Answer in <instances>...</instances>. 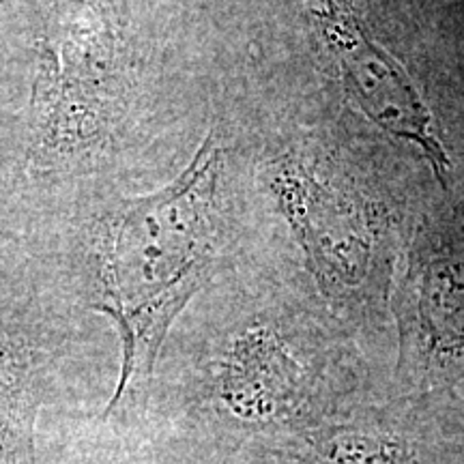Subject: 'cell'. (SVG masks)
Returning <instances> with one entry per match:
<instances>
[{"label": "cell", "instance_id": "obj_2", "mask_svg": "<svg viewBox=\"0 0 464 464\" xmlns=\"http://www.w3.org/2000/svg\"><path fill=\"white\" fill-rule=\"evenodd\" d=\"M131 86V61L100 7L56 3L33 37L17 158L26 189L50 191L89 172L119 136Z\"/></svg>", "mask_w": 464, "mask_h": 464}, {"label": "cell", "instance_id": "obj_7", "mask_svg": "<svg viewBox=\"0 0 464 464\" xmlns=\"http://www.w3.org/2000/svg\"><path fill=\"white\" fill-rule=\"evenodd\" d=\"M293 458L301 464H426L404 440L357 426L305 434Z\"/></svg>", "mask_w": 464, "mask_h": 464}, {"label": "cell", "instance_id": "obj_3", "mask_svg": "<svg viewBox=\"0 0 464 464\" xmlns=\"http://www.w3.org/2000/svg\"><path fill=\"white\" fill-rule=\"evenodd\" d=\"M312 14L351 100L382 131L420 149L439 183L448 188L451 160L430 108L402 63L338 0H318Z\"/></svg>", "mask_w": 464, "mask_h": 464}, {"label": "cell", "instance_id": "obj_8", "mask_svg": "<svg viewBox=\"0 0 464 464\" xmlns=\"http://www.w3.org/2000/svg\"><path fill=\"white\" fill-rule=\"evenodd\" d=\"M420 305L430 344L464 351V260L437 258L420 276Z\"/></svg>", "mask_w": 464, "mask_h": 464}, {"label": "cell", "instance_id": "obj_4", "mask_svg": "<svg viewBox=\"0 0 464 464\" xmlns=\"http://www.w3.org/2000/svg\"><path fill=\"white\" fill-rule=\"evenodd\" d=\"M271 185L329 297H348L368 280L374 237L363 207L321 168L286 158Z\"/></svg>", "mask_w": 464, "mask_h": 464}, {"label": "cell", "instance_id": "obj_6", "mask_svg": "<svg viewBox=\"0 0 464 464\" xmlns=\"http://www.w3.org/2000/svg\"><path fill=\"white\" fill-rule=\"evenodd\" d=\"M39 379V342L17 324L0 321V464H37Z\"/></svg>", "mask_w": 464, "mask_h": 464}, {"label": "cell", "instance_id": "obj_1", "mask_svg": "<svg viewBox=\"0 0 464 464\" xmlns=\"http://www.w3.org/2000/svg\"><path fill=\"white\" fill-rule=\"evenodd\" d=\"M219 174L222 149L207 136L177 179L116 200L92 228V310L114 323L123 348L103 417L147 392L172 323L211 276Z\"/></svg>", "mask_w": 464, "mask_h": 464}, {"label": "cell", "instance_id": "obj_5", "mask_svg": "<svg viewBox=\"0 0 464 464\" xmlns=\"http://www.w3.org/2000/svg\"><path fill=\"white\" fill-rule=\"evenodd\" d=\"M304 372L282 340L269 329H249L235 342L219 376L226 406L241 420L266 421L299 402Z\"/></svg>", "mask_w": 464, "mask_h": 464}]
</instances>
